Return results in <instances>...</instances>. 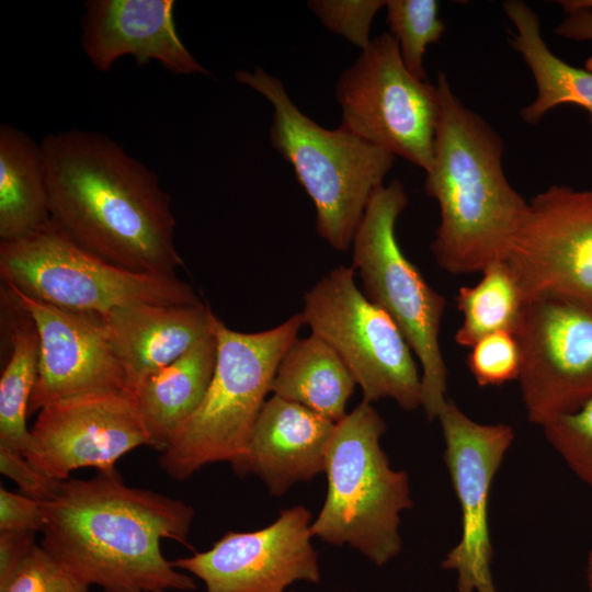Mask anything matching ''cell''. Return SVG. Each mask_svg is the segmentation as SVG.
Segmentation results:
<instances>
[{
    "label": "cell",
    "instance_id": "25",
    "mask_svg": "<svg viewBox=\"0 0 592 592\" xmlns=\"http://www.w3.org/2000/svg\"><path fill=\"white\" fill-rule=\"evenodd\" d=\"M481 273L477 284L460 287L455 298L463 317L455 341L465 348L499 331L515 335L528 301L503 260L492 262Z\"/></svg>",
    "mask_w": 592,
    "mask_h": 592
},
{
    "label": "cell",
    "instance_id": "35",
    "mask_svg": "<svg viewBox=\"0 0 592 592\" xmlns=\"http://www.w3.org/2000/svg\"><path fill=\"white\" fill-rule=\"evenodd\" d=\"M558 3L565 13L579 10L592 12V0H561Z\"/></svg>",
    "mask_w": 592,
    "mask_h": 592
},
{
    "label": "cell",
    "instance_id": "4",
    "mask_svg": "<svg viewBox=\"0 0 592 592\" xmlns=\"http://www.w3.org/2000/svg\"><path fill=\"white\" fill-rule=\"evenodd\" d=\"M236 80L273 106L270 140L293 166L316 208V230L333 249L351 246L373 192L384 183L396 157L339 126L327 129L291 100L281 80L255 67Z\"/></svg>",
    "mask_w": 592,
    "mask_h": 592
},
{
    "label": "cell",
    "instance_id": "28",
    "mask_svg": "<svg viewBox=\"0 0 592 592\" xmlns=\"http://www.w3.org/2000/svg\"><path fill=\"white\" fill-rule=\"evenodd\" d=\"M467 365L480 387L501 386L519 379L521 350L516 337L499 331L481 338L470 348Z\"/></svg>",
    "mask_w": 592,
    "mask_h": 592
},
{
    "label": "cell",
    "instance_id": "12",
    "mask_svg": "<svg viewBox=\"0 0 592 592\" xmlns=\"http://www.w3.org/2000/svg\"><path fill=\"white\" fill-rule=\"evenodd\" d=\"M530 422L544 426L592 398V306L555 296L527 301L515 333Z\"/></svg>",
    "mask_w": 592,
    "mask_h": 592
},
{
    "label": "cell",
    "instance_id": "37",
    "mask_svg": "<svg viewBox=\"0 0 592 592\" xmlns=\"http://www.w3.org/2000/svg\"><path fill=\"white\" fill-rule=\"evenodd\" d=\"M590 124H591V126H592V118H590Z\"/></svg>",
    "mask_w": 592,
    "mask_h": 592
},
{
    "label": "cell",
    "instance_id": "31",
    "mask_svg": "<svg viewBox=\"0 0 592 592\" xmlns=\"http://www.w3.org/2000/svg\"><path fill=\"white\" fill-rule=\"evenodd\" d=\"M42 501L0 488V532H42Z\"/></svg>",
    "mask_w": 592,
    "mask_h": 592
},
{
    "label": "cell",
    "instance_id": "18",
    "mask_svg": "<svg viewBox=\"0 0 592 592\" xmlns=\"http://www.w3.org/2000/svg\"><path fill=\"white\" fill-rule=\"evenodd\" d=\"M335 423L307 407L273 395L265 400L244 453L231 463L239 476H258L275 496L325 473Z\"/></svg>",
    "mask_w": 592,
    "mask_h": 592
},
{
    "label": "cell",
    "instance_id": "16",
    "mask_svg": "<svg viewBox=\"0 0 592 592\" xmlns=\"http://www.w3.org/2000/svg\"><path fill=\"white\" fill-rule=\"evenodd\" d=\"M8 288L34 320L39 337L38 372L29 413L70 397L127 391L124 371L100 314L55 306Z\"/></svg>",
    "mask_w": 592,
    "mask_h": 592
},
{
    "label": "cell",
    "instance_id": "11",
    "mask_svg": "<svg viewBox=\"0 0 592 592\" xmlns=\"http://www.w3.org/2000/svg\"><path fill=\"white\" fill-rule=\"evenodd\" d=\"M503 261L527 300L555 296L592 306V187L536 194Z\"/></svg>",
    "mask_w": 592,
    "mask_h": 592
},
{
    "label": "cell",
    "instance_id": "20",
    "mask_svg": "<svg viewBox=\"0 0 592 592\" xmlns=\"http://www.w3.org/2000/svg\"><path fill=\"white\" fill-rule=\"evenodd\" d=\"M216 360L217 344L210 332L129 392L149 435V447L163 452L195 412L210 384Z\"/></svg>",
    "mask_w": 592,
    "mask_h": 592
},
{
    "label": "cell",
    "instance_id": "29",
    "mask_svg": "<svg viewBox=\"0 0 592 592\" xmlns=\"http://www.w3.org/2000/svg\"><path fill=\"white\" fill-rule=\"evenodd\" d=\"M308 7L330 32L364 50L369 44V31L377 12L386 7L383 0H314Z\"/></svg>",
    "mask_w": 592,
    "mask_h": 592
},
{
    "label": "cell",
    "instance_id": "3",
    "mask_svg": "<svg viewBox=\"0 0 592 592\" xmlns=\"http://www.w3.org/2000/svg\"><path fill=\"white\" fill-rule=\"evenodd\" d=\"M435 86L440 119L424 180L440 209L431 250L446 272H481L503 260L527 202L504 174L500 136L463 103L446 75L440 73Z\"/></svg>",
    "mask_w": 592,
    "mask_h": 592
},
{
    "label": "cell",
    "instance_id": "8",
    "mask_svg": "<svg viewBox=\"0 0 592 592\" xmlns=\"http://www.w3.org/2000/svg\"><path fill=\"white\" fill-rule=\"evenodd\" d=\"M0 277L32 298L100 315L137 304H202L177 275L136 273L107 263L76 244L50 219L25 237L0 242Z\"/></svg>",
    "mask_w": 592,
    "mask_h": 592
},
{
    "label": "cell",
    "instance_id": "21",
    "mask_svg": "<svg viewBox=\"0 0 592 592\" xmlns=\"http://www.w3.org/2000/svg\"><path fill=\"white\" fill-rule=\"evenodd\" d=\"M502 8L514 26L510 44L527 65L536 84V96L521 110L522 119L536 124L563 104L579 105L592 118V72L566 62L549 49L537 14L525 2L510 0Z\"/></svg>",
    "mask_w": 592,
    "mask_h": 592
},
{
    "label": "cell",
    "instance_id": "5",
    "mask_svg": "<svg viewBox=\"0 0 592 592\" xmlns=\"http://www.w3.org/2000/svg\"><path fill=\"white\" fill-rule=\"evenodd\" d=\"M304 325L300 314L261 332L228 328L213 314L217 360L205 397L161 452L159 464L182 481L205 465L238 459L271 391L280 362Z\"/></svg>",
    "mask_w": 592,
    "mask_h": 592
},
{
    "label": "cell",
    "instance_id": "32",
    "mask_svg": "<svg viewBox=\"0 0 592 592\" xmlns=\"http://www.w3.org/2000/svg\"><path fill=\"white\" fill-rule=\"evenodd\" d=\"M0 471L20 488L23 494L45 501L49 499L59 481L37 471L22 454L0 447Z\"/></svg>",
    "mask_w": 592,
    "mask_h": 592
},
{
    "label": "cell",
    "instance_id": "9",
    "mask_svg": "<svg viewBox=\"0 0 592 592\" xmlns=\"http://www.w3.org/2000/svg\"><path fill=\"white\" fill-rule=\"evenodd\" d=\"M355 269L340 265L304 296L300 312L311 333L341 357L363 401L395 400L406 411L422 407V379L399 327L355 284Z\"/></svg>",
    "mask_w": 592,
    "mask_h": 592
},
{
    "label": "cell",
    "instance_id": "33",
    "mask_svg": "<svg viewBox=\"0 0 592 592\" xmlns=\"http://www.w3.org/2000/svg\"><path fill=\"white\" fill-rule=\"evenodd\" d=\"M35 534L32 532H0V587L13 576L34 548L36 545Z\"/></svg>",
    "mask_w": 592,
    "mask_h": 592
},
{
    "label": "cell",
    "instance_id": "26",
    "mask_svg": "<svg viewBox=\"0 0 592 592\" xmlns=\"http://www.w3.org/2000/svg\"><path fill=\"white\" fill-rule=\"evenodd\" d=\"M435 0L386 1L387 24L395 37L402 61L417 78L426 80L423 57L430 44L437 43L445 32Z\"/></svg>",
    "mask_w": 592,
    "mask_h": 592
},
{
    "label": "cell",
    "instance_id": "22",
    "mask_svg": "<svg viewBox=\"0 0 592 592\" xmlns=\"http://www.w3.org/2000/svg\"><path fill=\"white\" fill-rule=\"evenodd\" d=\"M50 219L47 173L41 145L26 133L0 126V237H25Z\"/></svg>",
    "mask_w": 592,
    "mask_h": 592
},
{
    "label": "cell",
    "instance_id": "1",
    "mask_svg": "<svg viewBox=\"0 0 592 592\" xmlns=\"http://www.w3.org/2000/svg\"><path fill=\"white\" fill-rule=\"evenodd\" d=\"M41 147L50 220L70 240L121 269L175 275L171 197L152 170L100 133L49 134Z\"/></svg>",
    "mask_w": 592,
    "mask_h": 592
},
{
    "label": "cell",
    "instance_id": "2",
    "mask_svg": "<svg viewBox=\"0 0 592 592\" xmlns=\"http://www.w3.org/2000/svg\"><path fill=\"white\" fill-rule=\"evenodd\" d=\"M42 505L41 546L81 583L104 592L195 589L160 548L162 539L187 545L195 512L185 502L129 487L113 469L60 480Z\"/></svg>",
    "mask_w": 592,
    "mask_h": 592
},
{
    "label": "cell",
    "instance_id": "15",
    "mask_svg": "<svg viewBox=\"0 0 592 592\" xmlns=\"http://www.w3.org/2000/svg\"><path fill=\"white\" fill-rule=\"evenodd\" d=\"M311 523L305 506H293L262 530L227 532L210 549L172 563L202 580L206 592H284L296 581L318 583Z\"/></svg>",
    "mask_w": 592,
    "mask_h": 592
},
{
    "label": "cell",
    "instance_id": "10",
    "mask_svg": "<svg viewBox=\"0 0 592 592\" xmlns=\"http://www.w3.org/2000/svg\"><path fill=\"white\" fill-rule=\"evenodd\" d=\"M335 96L342 110L341 127L430 170L440 119L437 89L407 69L389 32L373 38L341 73Z\"/></svg>",
    "mask_w": 592,
    "mask_h": 592
},
{
    "label": "cell",
    "instance_id": "34",
    "mask_svg": "<svg viewBox=\"0 0 592 592\" xmlns=\"http://www.w3.org/2000/svg\"><path fill=\"white\" fill-rule=\"evenodd\" d=\"M555 33L571 41L592 42V12L579 10L566 13Z\"/></svg>",
    "mask_w": 592,
    "mask_h": 592
},
{
    "label": "cell",
    "instance_id": "27",
    "mask_svg": "<svg viewBox=\"0 0 592 592\" xmlns=\"http://www.w3.org/2000/svg\"><path fill=\"white\" fill-rule=\"evenodd\" d=\"M542 428L570 470L592 489V398Z\"/></svg>",
    "mask_w": 592,
    "mask_h": 592
},
{
    "label": "cell",
    "instance_id": "24",
    "mask_svg": "<svg viewBox=\"0 0 592 592\" xmlns=\"http://www.w3.org/2000/svg\"><path fill=\"white\" fill-rule=\"evenodd\" d=\"M0 297L1 328L10 349L0 377V447L24 456L30 442L26 417L38 372L39 337L32 317L3 283Z\"/></svg>",
    "mask_w": 592,
    "mask_h": 592
},
{
    "label": "cell",
    "instance_id": "6",
    "mask_svg": "<svg viewBox=\"0 0 592 592\" xmlns=\"http://www.w3.org/2000/svg\"><path fill=\"white\" fill-rule=\"evenodd\" d=\"M386 429L366 401L335 423L325 456L327 496L310 527L312 536L348 544L378 567L401 551L400 514L413 504L408 475L392 469L380 447Z\"/></svg>",
    "mask_w": 592,
    "mask_h": 592
},
{
    "label": "cell",
    "instance_id": "19",
    "mask_svg": "<svg viewBox=\"0 0 592 592\" xmlns=\"http://www.w3.org/2000/svg\"><path fill=\"white\" fill-rule=\"evenodd\" d=\"M208 305L137 304L101 315L127 391L185 354L210 331Z\"/></svg>",
    "mask_w": 592,
    "mask_h": 592
},
{
    "label": "cell",
    "instance_id": "36",
    "mask_svg": "<svg viewBox=\"0 0 592 592\" xmlns=\"http://www.w3.org/2000/svg\"><path fill=\"white\" fill-rule=\"evenodd\" d=\"M585 578L589 592H592V548L589 551L585 567Z\"/></svg>",
    "mask_w": 592,
    "mask_h": 592
},
{
    "label": "cell",
    "instance_id": "7",
    "mask_svg": "<svg viewBox=\"0 0 592 592\" xmlns=\"http://www.w3.org/2000/svg\"><path fill=\"white\" fill-rule=\"evenodd\" d=\"M407 205L398 180L373 192L352 241V266L361 276L364 295L391 317L419 360L422 408L434 420L447 400V368L440 345L445 299L398 243L396 223Z\"/></svg>",
    "mask_w": 592,
    "mask_h": 592
},
{
    "label": "cell",
    "instance_id": "13",
    "mask_svg": "<svg viewBox=\"0 0 592 592\" xmlns=\"http://www.w3.org/2000/svg\"><path fill=\"white\" fill-rule=\"evenodd\" d=\"M436 419L462 513L460 538L443 558L442 568L456 573L458 592H498L491 569L489 500L494 476L513 443V429L502 423H479L451 399Z\"/></svg>",
    "mask_w": 592,
    "mask_h": 592
},
{
    "label": "cell",
    "instance_id": "14",
    "mask_svg": "<svg viewBox=\"0 0 592 592\" xmlns=\"http://www.w3.org/2000/svg\"><path fill=\"white\" fill-rule=\"evenodd\" d=\"M149 445L129 392H93L43 407L24 457L37 471L60 481L79 468L113 470L121 457Z\"/></svg>",
    "mask_w": 592,
    "mask_h": 592
},
{
    "label": "cell",
    "instance_id": "30",
    "mask_svg": "<svg viewBox=\"0 0 592 592\" xmlns=\"http://www.w3.org/2000/svg\"><path fill=\"white\" fill-rule=\"evenodd\" d=\"M0 592H89L42 546L35 545Z\"/></svg>",
    "mask_w": 592,
    "mask_h": 592
},
{
    "label": "cell",
    "instance_id": "17",
    "mask_svg": "<svg viewBox=\"0 0 592 592\" xmlns=\"http://www.w3.org/2000/svg\"><path fill=\"white\" fill-rule=\"evenodd\" d=\"M173 0H88L80 43L91 64L109 71L123 56L158 61L175 75H209L178 35Z\"/></svg>",
    "mask_w": 592,
    "mask_h": 592
},
{
    "label": "cell",
    "instance_id": "23",
    "mask_svg": "<svg viewBox=\"0 0 592 592\" xmlns=\"http://www.w3.org/2000/svg\"><path fill=\"white\" fill-rule=\"evenodd\" d=\"M355 380L337 352L311 333L296 339L282 357L271 391L300 403L333 423L346 413Z\"/></svg>",
    "mask_w": 592,
    "mask_h": 592
}]
</instances>
